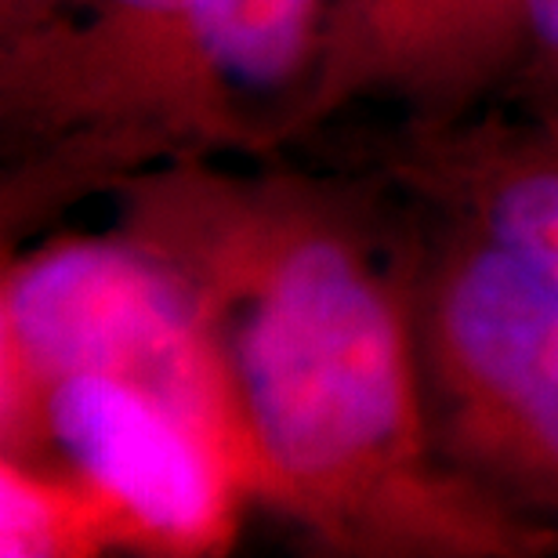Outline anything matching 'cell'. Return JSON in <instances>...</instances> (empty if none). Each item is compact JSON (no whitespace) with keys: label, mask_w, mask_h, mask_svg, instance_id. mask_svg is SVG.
I'll return each mask as SVG.
<instances>
[{"label":"cell","mask_w":558,"mask_h":558,"mask_svg":"<svg viewBox=\"0 0 558 558\" xmlns=\"http://www.w3.org/2000/svg\"><path fill=\"white\" fill-rule=\"evenodd\" d=\"M117 226L163 254L215 338L254 500L344 558H544L558 541L464 486L424 414L410 247L363 193L215 163L120 182Z\"/></svg>","instance_id":"6da1fadb"},{"label":"cell","mask_w":558,"mask_h":558,"mask_svg":"<svg viewBox=\"0 0 558 558\" xmlns=\"http://www.w3.org/2000/svg\"><path fill=\"white\" fill-rule=\"evenodd\" d=\"M410 243V312L439 461L558 541V290L472 226Z\"/></svg>","instance_id":"7a4b0ae2"},{"label":"cell","mask_w":558,"mask_h":558,"mask_svg":"<svg viewBox=\"0 0 558 558\" xmlns=\"http://www.w3.org/2000/svg\"><path fill=\"white\" fill-rule=\"evenodd\" d=\"M73 371L124 374L193 407L229 435L251 475L226 371L193 290L163 254L120 226L4 251L0 410Z\"/></svg>","instance_id":"3957f363"},{"label":"cell","mask_w":558,"mask_h":558,"mask_svg":"<svg viewBox=\"0 0 558 558\" xmlns=\"http://www.w3.org/2000/svg\"><path fill=\"white\" fill-rule=\"evenodd\" d=\"M199 0H65L0 40V240L106 196L117 138L182 54Z\"/></svg>","instance_id":"277c9868"},{"label":"cell","mask_w":558,"mask_h":558,"mask_svg":"<svg viewBox=\"0 0 558 558\" xmlns=\"http://www.w3.org/2000/svg\"><path fill=\"white\" fill-rule=\"evenodd\" d=\"M0 457L76 478L131 555L199 558L236 541L247 464L215 421L135 377L73 371L0 410Z\"/></svg>","instance_id":"5b68a950"},{"label":"cell","mask_w":558,"mask_h":558,"mask_svg":"<svg viewBox=\"0 0 558 558\" xmlns=\"http://www.w3.org/2000/svg\"><path fill=\"white\" fill-rule=\"evenodd\" d=\"M327 11L330 0H199L182 54L117 142L109 193L156 167L269 160L305 142Z\"/></svg>","instance_id":"8992f818"},{"label":"cell","mask_w":558,"mask_h":558,"mask_svg":"<svg viewBox=\"0 0 558 558\" xmlns=\"http://www.w3.org/2000/svg\"><path fill=\"white\" fill-rule=\"evenodd\" d=\"M526 0H330L305 138L360 98L442 124L505 92L522 54Z\"/></svg>","instance_id":"52a82bcc"},{"label":"cell","mask_w":558,"mask_h":558,"mask_svg":"<svg viewBox=\"0 0 558 558\" xmlns=\"http://www.w3.org/2000/svg\"><path fill=\"white\" fill-rule=\"evenodd\" d=\"M377 167L432 215L478 229L558 290V128L505 113L403 120Z\"/></svg>","instance_id":"ba28073f"},{"label":"cell","mask_w":558,"mask_h":558,"mask_svg":"<svg viewBox=\"0 0 558 558\" xmlns=\"http://www.w3.org/2000/svg\"><path fill=\"white\" fill-rule=\"evenodd\" d=\"M120 548L113 515L76 478L0 457V555L95 558Z\"/></svg>","instance_id":"9c48e42d"},{"label":"cell","mask_w":558,"mask_h":558,"mask_svg":"<svg viewBox=\"0 0 558 558\" xmlns=\"http://www.w3.org/2000/svg\"><path fill=\"white\" fill-rule=\"evenodd\" d=\"M505 92L519 117L558 128V0H526L522 54Z\"/></svg>","instance_id":"30bf717a"},{"label":"cell","mask_w":558,"mask_h":558,"mask_svg":"<svg viewBox=\"0 0 558 558\" xmlns=\"http://www.w3.org/2000/svg\"><path fill=\"white\" fill-rule=\"evenodd\" d=\"M62 4L65 0H0V40L37 26L40 19H48Z\"/></svg>","instance_id":"8fae6325"}]
</instances>
